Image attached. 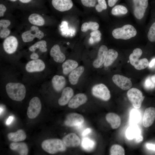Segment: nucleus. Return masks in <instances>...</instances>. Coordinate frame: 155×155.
I'll return each mask as SVG.
<instances>
[{"instance_id": "30", "label": "nucleus", "mask_w": 155, "mask_h": 155, "mask_svg": "<svg viewBox=\"0 0 155 155\" xmlns=\"http://www.w3.org/2000/svg\"><path fill=\"white\" fill-rule=\"evenodd\" d=\"M119 55L118 52L115 49H111L108 50L104 66L108 67L111 65L117 58Z\"/></svg>"}, {"instance_id": "16", "label": "nucleus", "mask_w": 155, "mask_h": 155, "mask_svg": "<svg viewBox=\"0 0 155 155\" xmlns=\"http://www.w3.org/2000/svg\"><path fill=\"white\" fill-rule=\"evenodd\" d=\"M108 51L107 47L104 45H102L100 47L98 50L97 57L93 63V65L94 68H99L104 63Z\"/></svg>"}, {"instance_id": "42", "label": "nucleus", "mask_w": 155, "mask_h": 155, "mask_svg": "<svg viewBox=\"0 0 155 155\" xmlns=\"http://www.w3.org/2000/svg\"><path fill=\"white\" fill-rule=\"evenodd\" d=\"M121 0H106L108 7L112 8L119 3Z\"/></svg>"}, {"instance_id": "51", "label": "nucleus", "mask_w": 155, "mask_h": 155, "mask_svg": "<svg viewBox=\"0 0 155 155\" xmlns=\"http://www.w3.org/2000/svg\"><path fill=\"white\" fill-rule=\"evenodd\" d=\"M3 111V109L2 107H0V115L2 113V111Z\"/></svg>"}, {"instance_id": "41", "label": "nucleus", "mask_w": 155, "mask_h": 155, "mask_svg": "<svg viewBox=\"0 0 155 155\" xmlns=\"http://www.w3.org/2000/svg\"><path fill=\"white\" fill-rule=\"evenodd\" d=\"M13 3H19L20 4L26 5L31 3L34 0H7Z\"/></svg>"}, {"instance_id": "23", "label": "nucleus", "mask_w": 155, "mask_h": 155, "mask_svg": "<svg viewBox=\"0 0 155 155\" xmlns=\"http://www.w3.org/2000/svg\"><path fill=\"white\" fill-rule=\"evenodd\" d=\"M84 70V67L81 66L77 67L71 72L69 75L68 78L69 81L71 84L75 85L78 83L79 78Z\"/></svg>"}, {"instance_id": "49", "label": "nucleus", "mask_w": 155, "mask_h": 155, "mask_svg": "<svg viewBox=\"0 0 155 155\" xmlns=\"http://www.w3.org/2000/svg\"><path fill=\"white\" fill-rule=\"evenodd\" d=\"M13 119V117L12 116H9L6 122V124L7 125H9Z\"/></svg>"}, {"instance_id": "14", "label": "nucleus", "mask_w": 155, "mask_h": 155, "mask_svg": "<svg viewBox=\"0 0 155 155\" xmlns=\"http://www.w3.org/2000/svg\"><path fill=\"white\" fill-rule=\"evenodd\" d=\"M113 82L118 87L123 90L129 89L132 86V83L128 78L123 75L115 74L112 77Z\"/></svg>"}, {"instance_id": "50", "label": "nucleus", "mask_w": 155, "mask_h": 155, "mask_svg": "<svg viewBox=\"0 0 155 155\" xmlns=\"http://www.w3.org/2000/svg\"><path fill=\"white\" fill-rule=\"evenodd\" d=\"M151 79L152 81L155 85V74L152 76Z\"/></svg>"}, {"instance_id": "46", "label": "nucleus", "mask_w": 155, "mask_h": 155, "mask_svg": "<svg viewBox=\"0 0 155 155\" xmlns=\"http://www.w3.org/2000/svg\"><path fill=\"white\" fill-rule=\"evenodd\" d=\"M91 131V129L90 128H87L85 129L82 133V135L83 136H85L88 135Z\"/></svg>"}, {"instance_id": "13", "label": "nucleus", "mask_w": 155, "mask_h": 155, "mask_svg": "<svg viewBox=\"0 0 155 155\" xmlns=\"http://www.w3.org/2000/svg\"><path fill=\"white\" fill-rule=\"evenodd\" d=\"M111 12L112 15L120 18L128 16L130 11L126 3H122L118 4L112 7Z\"/></svg>"}, {"instance_id": "8", "label": "nucleus", "mask_w": 155, "mask_h": 155, "mask_svg": "<svg viewBox=\"0 0 155 155\" xmlns=\"http://www.w3.org/2000/svg\"><path fill=\"white\" fill-rule=\"evenodd\" d=\"M92 92L94 96L104 101H108L111 98L110 91L103 84L94 85L92 89Z\"/></svg>"}, {"instance_id": "3", "label": "nucleus", "mask_w": 155, "mask_h": 155, "mask_svg": "<svg viewBox=\"0 0 155 155\" xmlns=\"http://www.w3.org/2000/svg\"><path fill=\"white\" fill-rule=\"evenodd\" d=\"M7 93L12 100L20 101L23 100L26 94V88L22 84L19 83L9 82L5 87Z\"/></svg>"}, {"instance_id": "15", "label": "nucleus", "mask_w": 155, "mask_h": 155, "mask_svg": "<svg viewBox=\"0 0 155 155\" xmlns=\"http://www.w3.org/2000/svg\"><path fill=\"white\" fill-rule=\"evenodd\" d=\"M45 65L44 62L40 59L33 60L28 62L25 68L26 71L30 73L40 72L43 71Z\"/></svg>"}, {"instance_id": "27", "label": "nucleus", "mask_w": 155, "mask_h": 155, "mask_svg": "<svg viewBox=\"0 0 155 155\" xmlns=\"http://www.w3.org/2000/svg\"><path fill=\"white\" fill-rule=\"evenodd\" d=\"M7 137L11 141L18 142L25 140L26 137V135L23 130L19 129L16 132H10L8 133Z\"/></svg>"}, {"instance_id": "47", "label": "nucleus", "mask_w": 155, "mask_h": 155, "mask_svg": "<svg viewBox=\"0 0 155 155\" xmlns=\"http://www.w3.org/2000/svg\"><path fill=\"white\" fill-rule=\"evenodd\" d=\"M135 142L137 143H139L142 142L143 139V137L141 135L138 136L135 138Z\"/></svg>"}, {"instance_id": "29", "label": "nucleus", "mask_w": 155, "mask_h": 155, "mask_svg": "<svg viewBox=\"0 0 155 155\" xmlns=\"http://www.w3.org/2000/svg\"><path fill=\"white\" fill-rule=\"evenodd\" d=\"M28 20L31 24L36 26H42L45 24L44 18L40 14L34 13L30 14L28 18Z\"/></svg>"}, {"instance_id": "12", "label": "nucleus", "mask_w": 155, "mask_h": 155, "mask_svg": "<svg viewBox=\"0 0 155 155\" xmlns=\"http://www.w3.org/2000/svg\"><path fill=\"white\" fill-rule=\"evenodd\" d=\"M84 121L83 116L81 114L72 113L68 114L64 121L65 125L69 127L80 126Z\"/></svg>"}, {"instance_id": "4", "label": "nucleus", "mask_w": 155, "mask_h": 155, "mask_svg": "<svg viewBox=\"0 0 155 155\" xmlns=\"http://www.w3.org/2000/svg\"><path fill=\"white\" fill-rule=\"evenodd\" d=\"M41 146L44 150L52 154L59 152L64 151L66 148L63 141L59 139L45 140L42 142Z\"/></svg>"}, {"instance_id": "10", "label": "nucleus", "mask_w": 155, "mask_h": 155, "mask_svg": "<svg viewBox=\"0 0 155 155\" xmlns=\"http://www.w3.org/2000/svg\"><path fill=\"white\" fill-rule=\"evenodd\" d=\"M151 18L150 21L145 30V36L148 40L151 43L155 42V4L152 3Z\"/></svg>"}, {"instance_id": "17", "label": "nucleus", "mask_w": 155, "mask_h": 155, "mask_svg": "<svg viewBox=\"0 0 155 155\" xmlns=\"http://www.w3.org/2000/svg\"><path fill=\"white\" fill-rule=\"evenodd\" d=\"M155 119V108L150 107L146 109L143 120V124L145 127H148L153 123Z\"/></svg>"}, {"instance_id": "21", "label": "nucleus", "mask_w": 155, "mask_h": 155, "mask_svg": "<svg viewBox=\"0 0 155 155\" xmlns=\"http://www.w3.org/2000/svg\"><path fill=\"white\" fill-rule=\"evenodd\" d=\"M74 94L73 89L71 87H67L63 90L61 96L58 101L59 104L60 106H64L70 101Z\"/></svg>"}, {"instance_id": "5", "label": "nucleus", "mask_w": 155, "mask_h": 155, "mask_svg": "<svg viewBox=\"0 0 155 155\" xmlns=\"http://www.w3.org/2000/svg\"><path fill=\"white\" fill-rule=\"evenodd\" d=\"M143 53L142 49L137 47L133 50L129 56L131 64L138 70L143 69L148 66L149 61L147 58H143L139 60Z\"/></svg>"}, {"instance_id": "26", "label": "nucleus", "mask_w": 155, "mask_h": 155, "mask_svg": "<svg viewBox=\"0 0 155 155\" xmlns=\"http://www.w3.org/2000/svg\"><path fill=\"white\" fill-rule=\"evenodd\" d=\"M11 24V21L7 19H1L0 20V37L5 38L10 34V30L8 28Z\"/></svg>"}, {"instance_id": "2", "label": "nucleus", "mask_w": 155, "mask_h": 155, "mask_svg": "<svg viewBox=\"0 0 155 155\" xmlns=\"http://www.w3.org/2000/svg\"><path fill=\"white\" fill-rule=\"evenodd\" d=\"M137 23L142 27L149 8V0H124Z\"/></svg>"}, {"instance_id": "33", "label": "nucleus", "mask_w": 155, "mask_h": 155, "mask_svg": "<svg viewBox=\"0 0 155 155\" xmlns=\"http://www.w3.org/2000/svg\"><path fill=\"white\" fill-rule=\"evenodd\" d=\"M99 27V24L96 22H90L83 24L81 27L82 32H85L89 30L93 31L98 30Z\"/></svg>"}, {"instance_id": "43", "label": "nucleus", "mask_w": 155, "mask_h": 155, "mask_svg": "<svg viewBox=\"0 0 155 155\" xmlns=\"http://www.w3.org/2000/svg\"><path fill=\"white\" fill-rule=\"evenodd\" d=\"M7 10V7L3 3H1L0 4V17H3L4 13Z\"/></svg>"}, {"instance_id": "52", "label": "nucleus", "mask_w": 155, "mask_h": 155, "mask_svg": "<svg viewBox=\"0 0 155 155\" xmlns=\"http://www.w3.org/2000/svg\"></svg>"}, {"instance_id": "20", "label": "nucleus", "mask_w": 155, "mask_h": 155, "mask_svg": "<svg viewBox=\"0 0 155 155\" xmlns=\"http://www.w3.org/2000/svg\"><path fill=\"white\" fill-rule=\"evenodd\" d=\"M50 56L53 57L56 62L62 63L65 60L66 57L61 51L59 46L57 44L54 45L51 48L50 52Z\"/></svg>"}, {"instance_id": "48", "label": "nucleus", "mask_w": 155, "mask_h": 155, "mask_svg": "<svg viewBox=\"0 0 155 155\" xmlns=\"http://www.w3.org/2000/svg\"><path fill=\"white\" fill-rule=\"evenodd\" d=\"M146 147L149 149L155 151V144H146Z\"/></svg>"}, {"instance_id": "1", "label": "nucleus", "mask_w": 155, "mask_h": 155, "mask_svg": "<svg viewBox=\"0 0 155 155\" xmlns=\"http://www.w3.org/2000/svg\"><path fill=\"white\" fill-rule=\"evenodd\" d=\"M111 35L115 40L129 41L135 39L140 34L138 28L128 22L119 20L111 31Z\"/></svg>"}, {"instance_id": "9", "label": "nucleus", "mask_w": 155, "mask_h": 155, "mask_svg": "<svg viewBox=\"0 0 155 155\" xmlns=\"http://www.w3.org/2000/svg\"><path fill=\"white\" fill-rule=\"evenodd\" d=\"M42 105L39 98L37 97L33 98L30 101L27 114L28 117L30 119L36 118L40 113Z\"/></svg>"}, {"instance_id": "40", "label": "nucleus", "mask_w": 155, "mask_h": 155, "mask_svg": "<svg viewBox=\"0 0 155 155\" xmlns=\"http://www.w3.org/2000/svg\"><path fill=\"white\" fill-rule=\"evenodd\" d=\"M81 3L84 7L91 8L94 7L97 0H79Z\"/></svg>"}, {"instance_id": "25", "label": "nucleus", "mask_w": 155, "mask_h": 155, "mask_svg": "<svg viewBox=\"0 0 155 155\" xmlns=\"http://www.w3.org/2000/svg\"><path fill=\"white\" fill-rule=\"evenodd\" d=\"M106 119L113 129L118 128L121 125V119L120 117L116 113H108L106 116Z\"/></svg>"}, {"instance_id": "24", "label": "nucleus", "mask_w": 155, "mask_h": 155, "mask_svg": "<svg viewBox=\"0 0 155 155\" xmlns=\"http://www.w3.org/2000/svg\"><path fill=\"white\" fill-rule=\"evenodd\" d=\"M52 83L54 90L57 92H59L65 86L66 80L63 76L56 75L53 77Z\"/></svg>"}, {"instance_id": "19", "label": "nucleus", "mask_w": 155, "mask_h": 155, "mask_svg": "<svg viewBox=\"0 0 155 155\" xmlns=\"http://www.w3.org/2000/svg\"><path fill=\"white\" fill-rule=\"evenodd\" d=\"M62 141L66 146L69 147L78 146L80 143V138L74 133H69L65 136Z\"/></svg>"}, {"instance_id": "35", "label": "nucleus", "mask_w": 155, "mask_h": 155, "mask_svg": "<svg viewBox=\"0 0 155 155\" xmlns=\"http://www.w3.org/2000/svg\"><path fill=\"white\" fill-rule=\"evenodd\" d=\"M95 8L99 13L105 11L108 8V6L106 0H97Z\"/></svg>"}, {"instance_id": "36", "label": "nucleus", "mask_w": 155, "mask_h": 155, "mask_svg": "<svg viewBox=\"0 0 155 155\" xmlns=\"http://www.w3.org/2000/svg\"><path fill=\"white\" fill-rule=\"evenodd\" d=\"M110 154L111 155H124L125 154L124 148L118 144L113 145L110 149Z\"/></svg>"}, {"instance_id": "22", "label": "nucleus", "mask_w": 155, "mask_h": 155, "mask_svg": "<svg viewBox=\"0 0 155 155\" xmlns=\"http://www.w3.org/2000/svg\"><path fill=\"white\" fill-rule=\"evenodd\" d=\"M12 150L17 152L20 155H27L28 152V148L26 144L24 142H14L9 145Z\"/></svg>"}, {"instance_id": "44", "label": "nucleus", "mask_w": 155, "mask_h": 155, "mask_svg": "<svg viewBox=\"0 0 155 155\" xmlns=\"http://www.w3.org/2000/svg\"><path fill=\"white\" fill-rule=\"evenodd\" d=\"M30 59L32 60H35L38 58L39 56L37 53L34 52L30 55Z\"/></svg>"}, {"instance_id": "28", "label": "nucleus", "mask_w": 155, "mask_h": 155, "mask_svg": "<svg viewBox=\"0 0 155 155\" xmlns=\"http://www.w3.org/2000/svg\"><path fill=\"white\" fill-rule=\"evenodd\" d=\"M78 63L75 61L71 59L66 60L63 63L62 67L64 74L67 75L76 68Z\"/></svg>"}, {"instance_id": "32", "label": "nucleus", "mask_w": 155, "mask_h": 155, "mask_svg": "<svg viewBox=\"0 0 155 155\" xmlns=\"http://www.w3.org/2000/svg\"><path fill=\"white\" fill-rule=\"evenodd\" d=\"M46 43L45 40H40L30 46L29 48V50L31 52H34L37 49H39L41 52H45L47 50Z\"/></svg>"}, {"instance_id": "31", "label": "nucleus", "mask_w": 155, "mask_h": 155, "mask_svg": "<svg viewBox=\"0 0 155 155\" xmlns=\"http://www.w3.org/2000/svg\"><path fill=\"white\" fill-rule=\"evenodd\" d=\"M140 135L141 131L140 129L137 126L135 125L128 127L126 132V137L129 140L135 139Z\"/></svg>"}, {"instance_id": "18", "label": "nucleus", "mask_w": 155, "mask_h": 155, "mask_svg": "<svg viewBox=\"0 0 155 155\" xmlns=\"http://www.w3.org/2000/svg\"><path fill=\"white\" fill-rule=\"evenodd\" d=\"M86 95L83 93H78L75 95L69 101L68 106L71 108H76L85 103L87 101Z\"/></svg>"}, {"instance_id": "6", "label": "nucleus", "mask_w": 155, "mask_h": 155, "mask_svg": "<svg viewBox=\"0 0 155 155\" xmlns=\"http://www.w3.org/2000/svg\"><path fill=\"white\" fill-rule=\"evenodd\" d=\"M44 36V33L39 29L38 26L33 25L30 30L24 32L21 37L24 42H28L32 41L35 38L40 40Z\"/></svg>"}, {"instance_id": "34", "label": "nucleus", "mask_w": 155, "mask_h": 155, "mask_svg": "<svg viewBox=\"0 0 155 155\" xmlns=\"http://www.w3.org/2000/svg\"><path fill=\"white\" fill-rule=\"evenodd\" d=\"M95 145L94 141L88 138L85 137L82 140L81 143L82 147L86 151L92 150L93 149Z\"/></svg>"}, {"instance_id": "7", "label": "nucleus", "mask_w": 155, "mask_h": 155, "mask_svg": "<svg viewBox=\"0 0 155 155\" xmlns=\"http://www.w3.org/2000/svg\"><path fill=\"white\" fill-rule=\"evenodd\" d=\"M127 95L134 107L139 108L141 107L145 97L140 90L135 88H131L128 90Z\"/></svg>"}, {"instance_id": "11", "label": "nucleus", "mask_w": 155, "mask_h": 155, "mask_svg": "<svg viewBox=\"0 0 155 155\" xmlns=\"http://www.w3.org/2000/svg\"><path fill=\"white\" fill-rule=\"evenodd\" d=\"M18 45V41L14 36H10L6 38L3 42V47L7 54H11L16 51Z\"/></svg>"}, {"instance_id": "38", "label": "nucleus", "mask_w": 155, "mask_h": 155, "mask_svg": "<svg viewBox=\"0 0 155 155\" xmlns=\"http://www.w3.org/2000/svg\"><path fill=\"white\" fill-rule=\"evenodd\" d=\"M90 35L89 41L91 43L98 42L101 40L102 33L98 29L90 33Z\"/></svg>"}, {"instance_id": "37", "label": "nucleus", "mask_w": 155, "mask_h": 155, "mask_svg": "<svg viewBox=\"0 0 155 155\" xmlns=\"http://www.w3.org/2000/svg\"><path fill=\"white\" fill-rule=\"evenodd\" d=\"M141 115L139 112L136 109L131 110L130 113V121L131 123L136 124L140 121Z\"/></svg>"}, {"instance_id": "45", "label": "nucleus", "mask_w": 155, "mask_h": 155, "mask_svg": "<svg viewBox=\"0 0 155 155\" xmlns=\"http://www.w3.org/2000/svg\"><path fill=\"white\" fill-rule=\"evenodd\" d=\"M148 66L150 68H155V57L152 59L151 61L149 63Z\"/></svg>"}, {"instance_id": "39", "label": "nucleus", "mask_w": 155, "mask_h": 155, "mask_svg": "<svg viewBox=\"0 0 155 155\" xmlns=\"http://www.w3.org/2000/svg\"><path fill=\"white\" fill-rule=\"evenodd\" d=\"M144 88L147 90H152L155 88V85L152 81L151 77H147L145 81Z\"/></svg>"}]
</instances>
